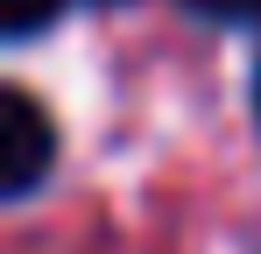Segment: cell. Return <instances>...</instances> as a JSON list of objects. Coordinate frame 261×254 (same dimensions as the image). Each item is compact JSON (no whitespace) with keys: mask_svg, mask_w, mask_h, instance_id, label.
Listing matches in <instances>:
<instances>
[{"mask_svg":"<svg viewBox=\"0 0 261 254\" xmlns=\"http://www.w3.org/2000/svg\"><path fill=\"white\" fill-rule=\"evenodd\" d=\"M49 169H57V127L36 106V92L7 85L0 92V191L7 198H29Z\"/></svg>","mask_w":261,"mask_h":254,"instance_id":"1","label":"cell"},{"mask_svg":"<svg viewBox=\"0 0 261 254\" xmlns=\"http://www.w3.org/2000/svg\"><path fill=\"white\" fill-rule=\"evenodd\" d=\"M57 7H64V0H0V29H7V36H36V29L57 21Z\"/></svg>","mask_w":261,"mask_h":254,"instance_id":"2","label":"cell"},{"mask_svg":"<svg viewBox=\"0 0 261 254\" xmlns=\"http://www.w3.org/2000/svg\"><path fill=\"white\" fill-rule=\"evenodd\" d=\"M184 7H198L205 21H254L261 0H184Z\"/></svg>","mask_w":261,"mask_h":254,"instance_id":"3","label":"cell"},{"mask_svg":"<svg viewBox=\"0 0 261 254\" xmlns=\"http://www.w3.org/2000/svg\"><path fill=\"white\" fill-rule=\"evenodd\" d=\"M254 120H261V64H254Z\"/></svg>","mask_w":261,"mask_h":254,"instance_id":"4","label":"cell"}]
</instances>
